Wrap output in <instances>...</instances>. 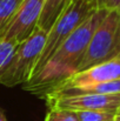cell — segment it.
Here are the masks:
<instances>
[{
  "label": "cell",
  "instance_id": "obj_1",
  "mask_svg": "<svg viewBox=\"0 0 120 121\" xmlns=\"http://www.w3.org/2000/svg\"><path fill=\"white\" fill-rule=\"evenodd\" d=\"M106 13L107 11L105 9H97L84 24H81L58 47L41 71L25 83L24 89L39 98H44L59 83L77 73L92 35Z\"/></svg>",
  "mask_w": 120,
  "mask_h": 121
},
{
  "label": "cell",
  "instance_id": "obj_2",
  "mask_svg": "<svg viewBox=\"0 0 120 121\" xmlns=\"http://www.w3.org/2000/svg\"><path fill=\"white\" fill-rule=\"evenodd\" d=\"M98 9L95 0H68L46 34V41L32 78L41 71L58 47ZM31 78V79H32Z\"/></svg>",
  "mask_w": 120,
  "mask_h": 121
},
{
  "label": "cell",
  "instance_id": "obj_3",
  "mask_svg": "<svg viewBox=\"0 0 120 121\" xmlns=\"http://www.w3.org/2000/svg\"><path fill=\"white\" fill-rule=\"evenodd\" d=\"M46 34V32L36 27L25 40L18 43L8 66L0 78L1 86L15 87L25 85L31 80L44 49Z\"/></svg>",
  "mask_w": 120,
  "mask_h": 121
},
{
  "label": "cell",
  "instance_id": "obj_4",
  "mask_svg": "<svg viewBox=\"0 0 120 121\" xmlns=\"http://www.w3.org/2000/svg\"><path fill=\"white\" fill-rule=\"evenodd\" d=\"M120 59V13L107 12L92 35L78 71Z\"/></svg>",
  "mask_w": 120,
  "mask_h": 121
},
{
  "label": "cell",
  "instance_id": "obj_5",
  "mask_svg": "<svg viewBox=\"0 0 120 121\" xmlns=\"http://www.w3.org/2000/svg\"><path fill=\"white\" fill-rule=\"evenodd\" d=\"M48 108L67 111H106L114 112L120 108V94H76L47 95L44 98Z\"/></svg>",
  "mask_w": 120,
  "mask_h": 121
},
{
  "label": "cell",
  "instance_id": "obj_6",
  "mask_svg": "<svg viewBox=\"0 0 120 121\" xmlns=\"http://www.w3.org/2000/svg\"><path fill=\"white\" fill-rule=\"evenodd\" d=\"M46 0H22L13 18L0 35V40H25L37 27Z\"/></svg>",
  "mask_w": 120,
  "mask_h": 121
},
{
  "label": "cell",
  "instance_id": "obj_7",
  "mask_svg": "<svg viewBox=\"0 0 120 121\" xmlns=\"http://www.w3.org/2000/svg\"><path fill=\"white\" fill-rule=\"evenodd\" d=\"M118 79H120V59H114L94 65L89 68L74 73L61 83H59L53 91L70 89V88H86Z\"/></svg>",
  "mask_w": 120,
  "mask_h": 121
},
{
  "label": "cell",
  "instance_id": "obj_8",
  "mask_svg": "<svg viewBox=\"0 0 120 121\" xmlns=\"http://www.w3.org/2000/svg\"><path fill=\"white\" fill-rule=\"evenodd\" d=\"M76 94H120V79L94 85L86 88H70V89L53 91L47 95H76Z\"/></svg>",
  "mask_w": 120,
  "mask_h": 121
},
{
  "label": "cell",
  "instance_id": "obj_9",
  "mask_svg": "<svg viewBox=\"0 0 120 121\" xmlns=\"http://www.w3.org/2000/svg\"><path fill=\"white\" fill-rule=\"evenodd\" d=\"M67 2L68 0H46L37 27L47 33L58 19L59 14L65 8Z\"/></svg>",
  "mask_w": 120,
  "mask_h": 121
},
{
  "label": "cell",
  "instance_id": "obj_10",
  "mask_svg": "<svg viewBox=\"0 0 120 121\" xmlns=\"http://www.w3.org/2000/svg\"><path fill=\"white\" fill-rule=\"evenodd\" d=\"M22 0H0V35L13 18Z\"/></svg>",
  "mask_w": 120,
  "mask_h": 121
},
{
  "label": "cell",
  "instance_id": "obj_11",
  "mask_svg": "<svg viewBox=\"0 0 120 121\" xmlns=\"http://www.w3.org/2000/svg\"><path fill=\"white\" fill-rule=\"evenodd\" d=\"M18 43L14 40H0V78L8 66Z\"/></svg>",
  "mask_w": 120,
  "mask_h": 121
},
{
  "label": "cell",
  "instance_id": "obj_12",
  "mask_svg": "<svg viewBox=\"0 0 120 121\" xmlns=\"http://www.w3.org/2000/svg\"><path fill=\"white\" fill-rule=\"evenodd\" d=\"M79 121H116L114 112L106 111H78L76 112Z\"/></svg>",
  "mask_w": 120,
  "mask_h": 121
},
{
  "label": "cell",
  "instance_id": "obj_13",
  "mask_svg": "<svg viewBox=\"0 0 120 121\" xmlns=\"http://www.w3.org/2000/svg\"><path fill=\"white\" fill-rule=\"evenodd\" d=\"M44 121H79V119L77 117V113L73 111L48 108V112Z\"/></svg>",
  "mask_w": 120,
  "mask_h": 121
},
{
  "label": "cell",
  "instance_id": "obj_14",
  "mask_svg": "<svg viewBox=\"0 0 120 121\" xmlns=\"http://www.w3.org/2000/svg\"><path fill=\"white\" fill-rule=\"evenodd\" d=\"M102 9L107 12H118L120 13V0H104Z\"/></svg>",
  "mask_w": 120,
  "mask_h": 121
},
{
  "label": "cell",
  "instance_id": "obj_15",
  "mask_svg": "<svg viewBox=\"0 0 120 121\" xmlns=\"http://www.w3.org/2000/svg\"><path fill=\"white\" fill-rule=\"evenodd\" d=\"M0 121H7L6 115H5V113H4V111L1 108H0Z\"/></svg>",
  "mask_w": 120,
  "mask_h": 121
},
{
  "label": "cell",
  "instance_id": "obj_16",
  "mask_svg": "<svg viewBox=\"0 0 120 121\" xmlns=\"http://www.w3.org/2000/svg\"><path fill=\"white\" fill-rule=\"evenodd\" d=\"M102 1H104V0H95L98 9H102Z\"/></svg>",
  "mask_w": 120,
  "mask_h": 121
},
{
  "label": "cell",
  "instance_id": "obj_17",
  "mask_svg": "<svg viewBox=\"0 0 120 121\" xmlns=\"http://www.w3.org/2000/svg\"><path fill=\"white\" fill-rule=\"evenodd\" d=\"M116 121H120V108L117 111V113H116Z\"/></svg>",
  "mask_w": 120,
  "mask_h": 121
}]
</instances>
